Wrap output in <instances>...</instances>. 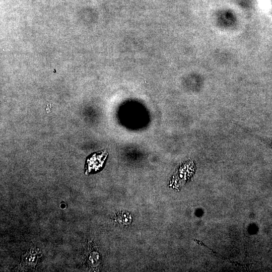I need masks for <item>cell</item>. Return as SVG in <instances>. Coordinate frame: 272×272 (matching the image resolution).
I'll return each instance as SVG.
<instances>
[{
	"instance_id": "obj_3",
	"label": "cell",
	"mask_w": 272,
	"mask_h": 272,
	"mask_svg": "<svg viewBox=\"0 0 272 272\" xmlns=\"http://www.w3.org/2000/svg\"><path fill=\"white\" fill-rule=\"evenodd\" d=\"M271 249H272V248Z\"/></svg>"
},
{
	"instance_id": "obj_2",
	"label": "cell",
	"mask_w": 272,
	"mask_h": 272,
	"mask_svg": "<svg viewBox=\"0 0 272 272\" xmlns=\"http://www.w3.org/2000/svg\"><path fill=\"white\" fill-rule=\"evenodd\" d=\"M118 218L120 220V223L125 225H128L131 221V217L129 215L127 214H122L119 216Z\"/></svg>"
},
{
	"instance_id": "obj_1",
	"label": "cell",
	"mask_w": 272,
	"mask_h": 272,
	"mask_svg": "<svg viewBox=\"0 0 272 272\" xmlns=\"http://www.w3.org/2000/svg\"><path fill=\"white\" fill-rule=\"evenodd\" d=\"M104 154L100 155L95 154L90 159L88 160V172L92 170L96 171L102 166L106 157H104Z\"/></svg>"
}]
</instances>
